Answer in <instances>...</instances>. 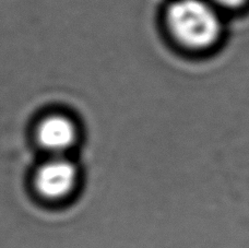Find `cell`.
Here are the masks:
<instances>
[{
    "label": "cell",
    "instance_id": "cell-1",
    "mask_svg": "<svg viewBox=\"0 0 249 248\" xmlns=\"http://www.w3.org/2000/svg\"><path fill=\"white\" fill-rule=\"evenodd\" d=\"M163 24L177 47L194 54L215 48L225 31L223 13L209 0H172L164 9Z\"/></svg>",
    "mask_w": 249,
    "mask_h": 248
},
{
    "label": "cell",
    "instance_id": "cell-2",
    "mask_svg": "<svg viewBox=\"0 0 249 248\" xmlns=\"http://www.w3.org/2000/svg\"><path fill=\"white\" fill-rule=\"evenodd\" d=\"M77 180L74 164L64 158H55L38 168L34 184L39 196L56 201L69 196Z\"/></svg>",
    "mask_w": 249,
    "mask_h": 248
},
{
    "label": "cell",
    "instance_id": "cell-3",
    "mask_svg": "<svg viewBox=\"0 0 249 248\" xmlns=\"http://www.w3.org/2000/svg\"><path fill=\"white\" fill-rule=\"evenodd\" d=\"M79 137L78 126L65 114H51L44 117L36 127V139L43 149L60 154L72 148Z\"/></svg>",
    "mask_w": 249,
    "mask_h": 248
},
{
    "label": "cell",
    "instance_id": "cell-4",
    "mask_svg": "<svg viewBox=\"0 0 249 248\" xmlns=\"http://www.w3.org/2000/svg\"><path fill=\"white\" fill-rule=\"evenodd\" d=\"M209 1L223 15L225 12H236L243 10L249 3V0H209Z\"/></svg>",
    "mask_w": 249,
    "mask_h": 248
}]
</instances>
